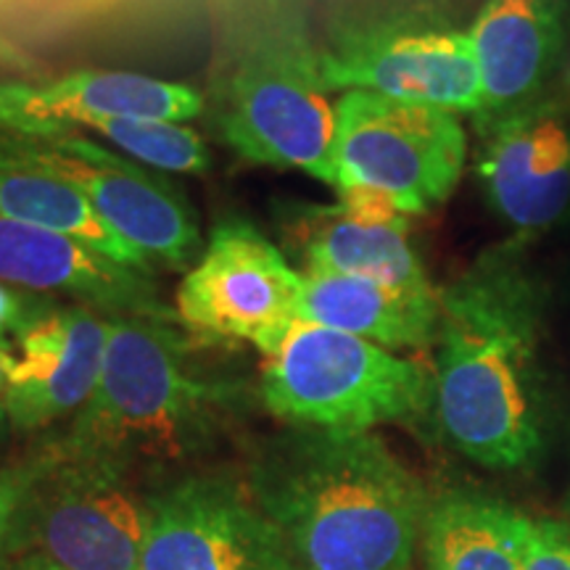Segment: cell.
Instances as JSON below:
<instances>
[{"mask_svg": "<svg viewBox=\"0 0 570 570\" xmlns=\"http://www.w3.org/2000/svg\"><path fill=\"white\" fill-rule=\"evenodd\" d=\"M541 294L520 238L483 252L441 288L433 420L489 470L531 465L544 446Z\"/></svg>", "mask_w": 570, "mask_h": 570, "instance_id": "6da1fadb", "label": "cell"}, {"mask_svg": "<svg viewBox=\"0 0 570 570\" xmlns=\"http://www.w3.org/2000/svg\"><path fill=\"white\" fill-rule=\"evenodd\" d=\"M244 479L298 570H410L423 541L431 497L373 431L288 425Z\"/></svg>", "mask_w": 570, "mask_h": 570, "instance_id": "7a4b0ae2", "label": "cell"}, {"mask_svg": "<svg viewBox=\"0 0 570 570\" xmlns=\"http://www.w3.org/2000/svg\"><path fill=\"white\" fill-rule=\"evenodd\" d=\"M204 346L212 344L180 323L111 317L98 386L61 444L127 473L209 452L244 410L248 389L206 367Z\"/></svg>", "mask_w": 570, "mask_h": 570, "instance_id": "3957f363", "label": "cell"}, {"mask_svg": "<svg viewBox=\"0 0 570 570\" xmlns=\"http://www.w3.org/2000/svg\"><path fill=\"white\" fill-rule=\"evenodd\" d=\"M204 114L238 159L302 169L336 188V109L320 48L291 0H259L227 27Z\"/></svg>", "mask_w": 570, "mask_h": 570, "instance_id": "277c9868", "label": "cell"}, {"mask_svg": "<svg viewBox=\"0 0 570 570\" xmlns=\"http://www.w3.org/2000/svg\"><path fill=\"white\" fill-rule=\"evenodd\" d=\"M256 394L269 415L288 425L373 431L433 415V370L373 341L296 317L265 356Z\"/></svg>", "mask_w": 570, "mask_h": 570, "instance_id": "5b68a950", "label": "cell"}, {"mask_svg": "<svg viewBox=\"0 0 570 570\" xmlns=\"http://www.w3.org/2000/svg\"><path fill=\"white\" fill-rule=\"evenodd\" d=\"M0 167L38 173L77 188L148 259L190 273L204 254L198 217L164 173L114 154L75 130L27 135L0 130Z\"/></svg>", "mask_w": 570, "mask_h": 570, "instance_id": "8992f818", "label": "cell"}, {"mask_svg": "<svg viewBox=\"0 0 570 570\" xmlns=\"http://www.w3.org/2000/svg\"><path fill=\"white\" fill-rule=\"evenodd\" d=\"M148 529L146 497L125 468L48 444L13 533V558L61 570H140Z\"/></svg>", "mask_w": 570, "mask_h": 570, "instance_id": "52a82bcc", "label": "cell"}, {"mask_svg": "<svg viewBox=\"0 0 570 570\" xmlns=\"http://www.w3.org/2000/svg\"><path fill=\"white\" fill-rule=\"evenodd\" d=\"M333 109L336 188L381 190L407 217L431 212L458 188L468 135L454 111L370 90H344Z\"/></svg>", "mask_w": 570, "mask_h": 570, "instance_id": "ba28073f", "label": "cell"}, {"mask_svg": "<svg viewBox=\"0 0 570 570\" xmlns=\"http://www.w3.org/2000/svg\"><path fill=\"white\" fill-rule=\"evenodd\" d=\"M302 273L254 223L225 217L212 227L198 265L175 296L177 320L204 344H254L273 354L294 325Z\"/></svg>", "mask_w": 570, "mask_h": 570, "instance_id": "9c48e42d", "label": "cell"}, {"mask_svg": "<svg viewBox=\"0 0 570 570\" xmlns=\"http://www.w3.org/2000/svg\"><path fill=\"white\" fill-rule=\"evenodd\" d=\"M327 90H370L454 114L483 109V85L468 32L420 13L346 24L320 48Z\"/></svg>", "mask_w": 570, "mask_h": 570, "instance_id": "30bf717a", "label": "cell"}, {"mask_svg": "<svg viewBox=\"0 0 570 570\" xmlns=\"http://www.w3.org/2000/svg\"><path fill=\"white\" fill-rule=\"evenodd\" d=\"M140 570H298L246 479L185 473L146 497Z\"/></svg>", "mask_w": 570, "mask_h": 570, "instance_id": "8fae6325", "label": "cell"}, {"mask_svg": "<svg viewBox=\"0 0 570 570\" xmlns=\"http://www.w3.org/2000/svg\"><path fill=\"white\" fill-rule=\"evenodd\" d=\"M475 156L491 209L518 238L544 233L570 212V106L539 98L504 117L475 122Z\"/></svg>", "mask_w": 570, "mask_h": 570, "instance_id": "7c38bea8", "label": "cell"}, {"mask_svg": "<svg viewBox=\"0 0 570 570\" xmlns=\"http://www.w3.org/2000/svg\"><path fill=\"white\" fill-rule=\"evenodd\" d=\"M109 331L111 317L51 298L19 327L6 391V417L17 431H42L88 404L101 377Z\"/></svg>", "mask_w": 570, "mask_h": 570, "instance_id": "4fadbf2b", "label": "cell"}, {"mask_svg": "<svg viewBox=\"0 0 570 570\" xmlns=\"http://www.w3.org/2000/svg\"><path fill=\"white\" fill-rule=\"evenodd\" d=\"M0 281L30 294L69 296L106 317L180 323L154 273L119 265L69 235L6 217H0Z\"/></svg>", "mask_w": 570, "mask_h": 570, "instance_id": "5bb4252c", "label": "cell"}, {"mask_svg": "<svg viewBox=\"0 0 570 570\" xmlns=\"http://www.w3.org/2000/svg\"><path fill=\"white\" fill-rule=\"evenodd\" d=\"M204 114V96L190 85L135 71L77 69L42 82H0V130L51 135L101 119L188 122Z\"/></svg>", "mask_w": 570, "mask_h": 570, "instance_id": "9a60e30c", "label": "cell"}, {"mask_svg": "<svg viewBox=\"0 0 570 570\" xmlns=\"http://www.w3.org/2000/svg\"><path fill=\"white\" fill-rule=\"evenodd\" d=\"M468 35L483 85L475 122H487L544 98L566 51L568 0H483Z\"/></svg>", "mask_w": 570, "mask_h": 570, "instance_id": "2e32d148", "label": "cell"}, {"mask_svg": "<svg viewBox=\"0 0 570 570\" xmlns=\"http://www.w3.org/2000/svg\"><path fill=\"white\" fill-rule=\"evenodd\" d=\"M281 233L302 259V275H352L394 288L436 291L410 244L407 223H362L348 217L338 204H285Z\"/></svg>", "mask_w": 570, "mask_h": 570, "instance_id": "e0dca14e", "label": "cell"}, {"mask_svg": "<svg viewBox=\"0 0 570 570\" xmlns=\"http://www.w3.org/2000/svg\"><path fill=\"white\" fill-rule=\"evenodd\" d=\"M298 320L352 333L383 348H431L441 291H407L352 275H302Z\"/></svg>", "mask_w": 570, "mask_h": 570, "instance_id": "ac0fdd59", "label": "cell"}, {"mask_svg": "<svg viewBox=\"0 0 570 570\" xmlns=\"http://www.w3.org/2000/svg\"><path fill=\"white\" fill-rule=\"evenodd\" d=\"M529 515L479 491L431 497L423 525L428 570H520Z\"/></svg>", "mask_w": 570, "mask_h": 570, "instance_id": "d6986e66", "label": "cell"}, {"mask_svg": "<svg viewBox=\"0 0 570 570\" xmlns=\"http://www.w3.org/2000/svg\"><path fill=\"white\" fill-rule=\"evenodd\" d=\"M0 217L69 235L119 265L154 273V262L127 244L80 190L53 177L0 167Z\"/></svg>", "mask_w": 570, "mask_h": 570, "instance_id": "ffe728a7", "label": "cell"}, {"mask_svg": "<svg viewBox=\"0 0 570 570\" xmlns=\"http://www.w3.org/2000/svg\"><path fill=\"white\" fill-rule=\"evenodd\" d=\"M88 130L101 132L127 159L156 173L204 175L212 169V151L196 130L161 119H101Z\"/></svg>", "mask_w": 570, "mask_h": 570, "instance_id": "44dd1931", "label": "cell"}, {"mask_svg": "<svg viewBox=\"0 0 570 570\" xmlns=\"http://www.w3.org/2000/svg\"><path fill=\"white\" fill-rule=\"evenodd\" d=\"M48 462V446L38 449L30 458L0 465V570L9 568L13 533H17L19 512Z\"/></svg>", "mask_w": 570, "mask_h": 570, "instance_id": "7402d4cb", "label": "cell"}, {"mask_svg": "<svg viewBox=\"0 0 570 570\" xmlns=\"http://www.w3.org/2000/svg\"><path fill=\"white\" fill-rule=\"evenodd\" d=\"M520 570H570V525L550 518H529Z\"/></svg>", "mask_w": 570, "mask_h": 570, "instance_id": "603a6c76", "label": "cell"}, {"mask_svg": "<svg viewBox=\"0 0 570 570\" xmlns=\"http://www.w3.org/2000/svg\"><path fill=\"white\" fill-rule=\"evenodd\" d=\"M42 304H46V298L21 294L13 285L0 281V338H6L9 333L17 336L19 327L24 325Z\"/></svg>", "mask_w": 570, "mask_h": 570, "instance_id": "cb8c5ba5", "label": "cell"}, {"mask_svg": "<svg viewBox=\"0 0 570 570\" xmlns=\"http://www.w3.org/2000/svg\"><path fill=\"white\" fill-rule=\"evenodd\" d=\"M114 0H27L21 13H38L46 19H75L80 13H92Z\"/></svg>", "mask_w": 570, "mask_h": 570, "instance_id": "d4e9b609", "label": "cell"}, {"mask_svg": "<svg viewBox=\"0 0 570 570\" xmlns=\"http://www.w3.org/2000/svg\"><path fill=\"white\" fill-rule=\"evenodd\" d=\"M0 67L17 69V71H32L35 59L24 51V48L17 46L9 35L0 32Z\"/></svg>", "mask_w": 570, "mask_h": 570, "instance_id": "484cf974", "label": "cell"}, {"mask_svg": "<svg viewBox=\"0 0 570 570\" xmlns=\"http://www.w3.org/2000/svg\"><path fill=\"white\" fill-rule=\"evenodd\" d=\"M6 570H61V568H56V566H51V562H46L40 558H30V554H27V558H13Z\"/></svg>", "mask_w": 570, "mask_h": 570, "instance_id": "4316f807", "label": "cell"}, {"mask_svg": "<svg viewBox=\"0 0 570 570\" xmlns=\"http://www.w3.org/2000/svg\"><path fill=\"white\" fill-rule=\"evenodd\" d=\"M27 0H0V19H6L9 13H21Z\"/></svg>", "mask_w": 570, "mask_h": 570, "instance_id": "83f0119b", "label": "cell"}, {"mask_svg": "<svg viewBox=\"0 0 570 570\" xmlns=\"http://www.w3.org/2000/svg\"><path fill=\"white\" fill-rule=\"evenodd\" d=\"M566 104L570 106V63H568V71H566Z\"/></svg>", "mask_w": 570, "mask_h": 570, "instance_id": "f1b7e54d", "label": "cell"}]
</instances>
